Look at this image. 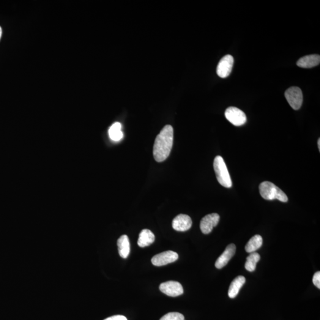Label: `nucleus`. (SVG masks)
I'll return each instance as SVG.
<instances>
[{
  "label": "nucleus",
  "instance_id": "nucleus-1",
  "mask_svg": "<svg viewBox=\"0 0 320 320\" xmlns=\"http://www.w3.org/2000/svg\"><path fill=\"white\" fill-rule=\"evenodd\" d=\"M174 131L171 125H166L156 137L153 155L157 162H163L169 157L173 144Z\"/></svg>",
  "mask_w": 320,
  "mask_h": 320
},
{
  "label": "nucleus",
  "instance_id": "nucleus-2",
  "mask_svg": "<svg viewBox=\"0 0 320 320\" xmlns=\"http://www.w3.org/2000/svg\"><path fill=\"white\" fill-rule=\"evenodd\" d=\"M259 190L262 198L266 200L278 199L282 202L288 201V196L286 194L272 182H262L259 186Z\"/></svg>",
  "mask_w": 320,
  "mask_h": 320
},
{
  "label": "nucleus",
  "instance_id": "nucleus-3",
  "mask_svg": "<svg viewBox=\"0 0 320 320\" xmlns=\"http://www.w3.org/2000/svg\"><path fill=\"white\" fill-rule=\"evenodd\" d=\"M213 168L219 183L224 187L230 188L232 185L231 176L225 161L221 156L218 155L215 158Z\"/></svg>",
  "mask_w": 320,
  "mask_h": 320
},
{
  "label": "nucleus",
  "instance_id": "nucleus-4",
  "mask_svg": "<svg viewBox=\"0 0 320 320\" xmlns=\"http://www.w3.org/2000/svg\"><path fill=\"white\" fill-rule=\"evenodd\" d=\"M284 96L290 106L294 110H298L301 107L303 102V95L301 90L299 87H290L285 92Z\"/></svg>",
  "mask_w": 320,
  "mask_h": 320
},
{
  "label": "nucleus",
  "instance_id": "nucleus-5",
  "mask_svg": "<svg viewBox=\"0 0 320 320\" xmlns=\"http://www.w3.org/2000/svg\"><path fill=\"white\" fill-rule=\"evenodd\" d=\"M226 119L232 125L240 127L247 122V116L244 112L236 107H229L225 112Z\"/></svg>",
  "mask_w": 320,
  "mask_h": 320
},
{
  "label": "nucleus",
  "instance_id": "nucleus-6",
  "mask_svg": "<svg viewBox=\"0 0 320 320\" xmlns=\"http://www.w3.org/2000/svg\"><path fill=\"white\" fill-rule=\"evenodd\" d=\"M234 65V58L231 55H226L220 60L217 68V75L220 77L226 78L230 75Z\"/></svg>",
  "mask_w": 320,
  "mask_h": 320
},
{
  "label": "nucleus",
  "instance_id": "nucleus-7",
  "mask_svg": "<svg viewBox=\"0 0 320 320\" xmlns=\"http://www.w3.org/2000/svg\"><path fill=\"white\" fill-rule=\"evenodd\" d=\"M160 290L163 293L169 297H176L183 294L181 284L176 281H168L160 284Z\"/></svg>",
  "mask_w": 320,
  "mask_h": 320
},
{
  "label": "nucleus",
  "instance_id": "nucleus-8",
  "mask_svg": "<svg viewBox=\"0 0 320 320\" xmlns=\"http://www.w3.org/2000/svg\"><path fill=\"white\" fill-rule=\"evenodd\" d=\"M179 258L178 254L173 251H166L153 257L152 264L156 266H162L176 261Z\"/></svg>",
  "mask_w": 320,
  "mask_h": 320
},
{
  "label": "nucleus",
  "instance_id": "nucleus-9",
  "mask_svg": "<svg viewBox=\"0 0 320 320\" xmlns=\"http://www.w3.org/2000/svg\"><path fill=\"white\" fill-rule=\"evenodd\" d=\"M220 215L218 213H213L205 216L202 219L200 228L202 233L208 234L212 232L215 226L218 225L220 221Z\"/></svg>",
  "mask_w": 320,
  "mask_h": 320
},
{
  "label": "nucleus",
  "instance_id": "nucleus-10",
  "mask_svg": "<svg viewBox=\"0 0 320 320\" xmlns=\"http://www.w3.org/2000/svg\"><path fill=\"white\" fill-rule=\"evenodd\" d=\"M192 226V221L189 216L180 214L174 218L172 226L177 231L184 232L188 230Z\"/></svg>",
  "mask_w": 320,
  "mask_h": 320
},
{
  "label": "nucleus",
  "instance_id": "nucleus-11",
  "mask_svg": "<svg viewBox=\"0 0 320 320\" xmlns=\"http://www.w3.org/2000/svg\"><path fill=\"white\" fill-rule=\"evenodd\" d=\"M236 247L234 244H231L227 246L225 251L221 254L215 263V267L218 269H222L226 266L232 257L236 253Z\"/></svg>",
  "mask_w": 320,
  "mask_h": 320
},
{
  "label": "nucleus",
  "instance_id": "nucleus-12",
  "mask_svg": "<svg viewBox=\"0 0 320 320\" xmlns=\"http://www.w3.org/2000/svg\"><path fill=\"white\" fill-rule=\"evenodd\" d=\"M320 56L319 55H310L302 57L297 62L298 67L303 68H311L320 64Z\"/></svg>",
  "mask_w": 320,
  "mask_h": 320
},
{
  "label": "nucleus",
  "instance_id": "nucleus-13",
  "mask_svg": "<svg viewBox=\"0 0 320 320\" xmlns=\"http://www.w3.org/2000/svg\"><path fill=\"white\" fill-rule=\"evenodd\" d=\"M119 254L121 258L127 259L130 253V243L129 238L127 235H123L117 240Z\"/></svg>",
  "mask_w": 320,
  "mask_h": 320
},
{
  "label": "nucleus",
  "instance_id": "nucleus-14",
  "mask_svg": "<svg viewBox=\"0 0 320 320\" xmlns=\"http://www.w3.org/2000/svg\"><path fill=\"white\" fill-rule=\"evenodd\" d=\"M155 241L154 234L149 229H145L139 234L138 245L140 247H147L152 244Z\"/></svg>",
  "mask_w": 320,
  "mask_h": 320
},
{
  "label": "nucleus",
  "instance_id": "nucleus-15",
  "mask_svg": "<svg viewBox=\"0 0 320 320\" xmlns=\"http://www.w3.org/2000/svg\"><path fill=\"white\" fill-rule=\"evenodd\" d=\"M245 282V278L244 276H239L235 278L232 282L228 290V296L230 298H234L239 294V292L242 286Z\"/></svg>",
  "mask_w": 320,
  "mask_h": 320
},
{
  "label": "nucleus",
  "instance_id": "nucleus-16",
  "mask_svg": "<svg viewBox=\"0 0 320 320\" xmlns=\"http://www.w3.org/2000/svg\"><path fill=\"white\" fill-rule=\"evenodd\" d=\"M109 135L112 141L118 142L124 138L121 124L119 122H115L109 128Z\"/></svg>",
  "mask_w": 320,
  "mask_h": 320
},
{
  "label": "nucleus",
  "instance_id": "nucleus-17",
  "mask_svg": "<svg viewBox=\"0 0 320 320\" xmlns=\"http://www.w3.org/2000/svg\"><path fill=\"white\" fill-rule=\"evenodd\" d=\"M263 244L262 237L259 235H256L248 241L245 245L246 252L252 253L262 247Z\"/></svg>",
  "mask_w": 320,
  "mask_h": 320
},
{
  "label": "nucleus",
  "instance_id": "nucleus-18",
  "mask_svg": "<svg viewBox=\"0 0 320 320\" xmlns=\"http://www.w3.org/2000/svg\"><path fill=\"white\" fill-rule=\"evenodd\" d=\"M261 259V256L258 253L254 252L249 255L245 264V269L248 272H254L256 268V264Z\"/></svg>",
  "mask_w": 320,
  "mask_h": 320
},
{
  "label": "nucleus",
  "instance_id": "nucleus-19",
  "mask_svg": "<svg viewBox=\"0 0 320 320\" xmlns=\"http://www.w3.org/2000/svg\"><path fill=\"white\" fill-rule=\"evenodd\" d=\"M160 320H185V317L182 314L173 312L166 314Z\"/></svg>",
  "mask_w": 320,
  "mask_h": 320
},
{
  "label": "nucleus",
  "instance_id": "nucleus-20",
  "mask_svg": "<svg viewBox=\"0 0 320 320\" xmlns=\"http://www.w3.org/2000/svg\"><path fill=\"white\" fill-rule=\"evenodd\" d=\"M313 282L317 288L320 289V272H317L314 274L313 278Z\"/></svg>",
  "mask_w": 320,
  "mask_h": 320
},
{
  "label": "nucleus",
  "instance_id": "nucleus-21",
  "mask_svg": "<svg viewBox=\"0 0 320 320\" xmlns=\"http://www.w3.org/2000/svg\"><path fill=\"white\" fill-rule=\"evenodd\" d=\"M105 320H128L127 318L124 316H114L109 317V318L105 319Z\"/></svg>",
  "mask_w": 320,
  "mask_h": 320
},
{
  "label": "nucleus",
  "instance_id": "nucleus-22",
  "mask_svg": "<svg viewBox=\"0 0 320 320\" xmlns=\"http://www.w3.org/2000/svg\"><path fill=\"white\" fill-rule=\"evenodd\" d=\"M2 35V29L1 28V27L0 26V40H1V39Z\"/></svg>",
  "mask_w": 320,
  "mask_h": 320
},
{
  "label": "nucleus",
  "instance_id": "nucleus-23",
  "mask_svg": "<svg viewBox=\"0 0 320 320\" xmlns=\"http://www.w3.org/2000/svg\"><path fill=\"white\" fill-rule=\"evenodd\" d=\"M318 147H319V151H320V138L319 139V140H318Z\"/></svg>",
  "mask_w": 320,
  "mask_h": 320
}]
</instances>
